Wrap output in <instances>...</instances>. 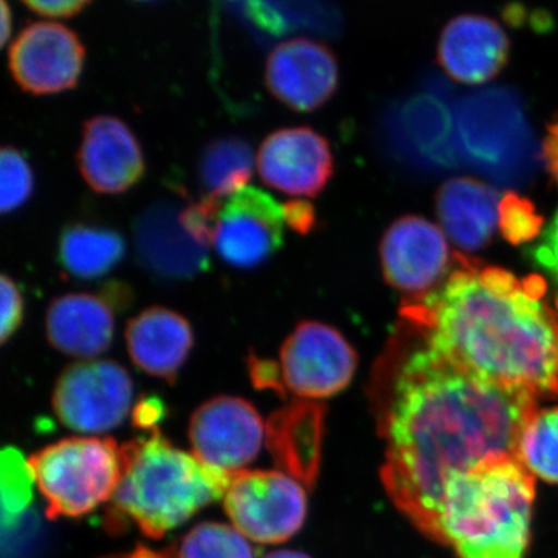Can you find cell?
<instances>
[{"instance_id":"obj_1","label":"cell","mask_w":558,"mask_h":558,"mask_svg":"<svg viewBox=\"0 0 558 558\" xmlns=\"http://www.w3.org/2000/svg\"><path fill=\"white\" fill-rule=\"evenodd\" d=\"M407 328L405 339L398 337L374 376V403L387 444L381 476L396 506L432 535L450 476L515 457L537 399L465 373Z\"/></svg>"},{"instance_id":"obj_2","label":"cell","mask_w":558,"mask_h":558,"mask_svg":"<svg viewBox=\"0 0 558 558\" xmlns=\"http://www.w3.org/2000/svg\"><path fill=\"white\" fill-rule=\"evenodd\" d=\"M545 278L520 279L458 252L450 277L424 300L403 301L400 317L465 373L538 398L558 396V312Z\"/></svg>"},{"instance_id":"obj_3","label":"cell","mask_w":558,"mask_h":558,"mask_svg":"<svg viewBox=\"0 0 558 558\" xmlns=\"http://www.w3.org/2000/svg\"><path fill=\"white\" fill-rule=\"evenodd\" d=\"M534 502V476L519 459H492L450 476L429 537L459 558H524Z\"/></svg>"},{"instance_id":"obj_4","label":"cell","mask_w":558,"mask_h":558,"mask_svg":"<svg viewBox=\"0 0 558 558\" xmlns=\"http://www.w3.org/2000/svg\"><path fill=\"white\" fill-rule=\"evenodd\" d=\"M123 476L106 509L110 534L135 523L148 538L160 539L222 497L230 476L202 464L153 429L149 438L121 446Z\"/></svg>"},{"instance_id":"obj_5","label":"cell","mask_w":558,"mask_h":558,"mask_svg":"<svg viewBox=\"0 0 558 558\" xmlns=\"http://www.w3.org/2000/svg\"><path fill=\"white\" fill-rule=\"evenodd\" d=\"M28 468L46 499L47 517L78 519L112 499L123 476V454L113 439L80 436L36 451Z\"/></svg>"},{"instance_id":"obj_6","label":"cell","mask_w":558,"mask_h":558,"mask_svg":"<svg viewBox=\"0 0 558 558\" xmlns=\"http://www.w3.org/2000/svg\"><path fill=\"white\" fill-rule=\"evenodd\" d=\"M223 508L245 538L278 545L303 526L306 492L299 481L277 470H242L230 476Z\"/></svg>"},{"instance_id":"obj_7","label":"cell","mask_w":558,"mask_h":558,"mask_svg":"<svg viewBox=\"0 0 558 558\" xmlns=\"http://www.w3.org/2000/svg\"><path fill=\"white\" fill-rule=\"evenodd\" d=\"M132 379L113 360H81L62 371L51 405L62 425L100 435L119 427L132 405Z\"/></svg>"},{"instance_id":"obj_8","label":"cell","mask_w":558,"mask_h":558,"mask_svg":"<svg viewBox=\"0 0 558 558\" xmlns=\"http://www.w3.org/2000/svg\"><path fill=\"white\" fill-rule=\"evenodd\" d=\"M357 362V352L340 330L311 319L300 322L279 349L284 387L300 399L339 395L351 384Z\"/></svg>"},{"instance_id":"obj_9","label":"cell","mask_w":558,"mask_h":558,"mask_svg":"<svg viewBox=\"0 0 558 558\" xmlns=\"http://www.w3.org/2000/svg\"><path fill=\"white\" fill-rule=\"evenodd\" d=\"M458 252L436 223L421 216H402L385 231L380 263L385 281L403 301L424 300L450 277Z\"/></svg>"},{"instance_id":"obj_10","label":"cell","mask_w":558,"mask_h":558,"mask_svg":"<svg viewBox=\"0 0 558 558\" xmlns=\"http://www.w3.org/2000/svg\"><path fill=\"white\" fill-rule=\"evenodd\" d=\"M189 438L202 464L231 476L258 457L266 424L248 400L218 396L194 411Z\"/></svg>"},{"instance_id":"obj_11","label":"cell","mask_w":558,"mask_h":558,"mask_svg":"<svg viewBox=\"0 0 558 558\" xmlns=\"http://www.w3.org/2000/svg\"><path fill=\"white\" fill-rule=\"evenodd\" d=\"M284 213L266 191L245 186L218 197L211 247L230 266L253 269L282 244Z\"/></svg>"},{"instance_id":"obj_12","label":"cell","mask_w":558,"mask_h":558,"mask_svg":"<svg viewBox=\"0 0 558 558\" xmlns=\"http://www.w3.org/2000/svg\"><path fill=\"white\" fill-rule=\"evenodd\" d=\"M86 49L80 36L60 22H31L9 49L11 78L27 94H61L78 84Z\"/></svg>"},{"instance_id":"obj_13","label":"cell","mask_w":558,"mask_h":558,"mask_svg":"<svg viewBox=\"0 0 558 558\" xmlns=\"http://www.w3.org/2000/svg\"><path fill=\"white\" fill-rule=\"evenodd\" d=\"M256 170L270 189L292 197H317L333 175L328 140L310 126L282 128L256 153Z\"/></svg>"},{"instance_id":"obj_14","label":"cell","mask_w":558,"mask_h":558,"mask_svg":"<svg viewBox=\"0 0 558 558\" xmlns=\"http://www.w3.org/2000/svg\"><path fill=\"white\" fill-rule=\"evenodd\" d=\"M339 62L328 46L310 38L282 40L264 70L267 90L295 112H312L339 87Z\"/></svg>"},{"instance_id":"obj_15","label":"cell","mask_w":558,"mask_h":558,"mask_svg":"<svg viewBox=\"0 0 558 558\" xmlns=\"http://www.w3.org/2000/svg\"><path fill=\"white\" fill-rule=\"evenodd\" d=\"M76 165L81 178L98 194L126 193L146 170L138 138L123 120L112 116L84 121Z\"/></svg>"},{"instance_id":"obj_16","label":"cell","mask_w":558,"mask_h":558,"mask_svg":"<svg viewBox=\"0 0 558 558\" xmlns=\"http://www.w3.org/2000/svg\"><path fill=\"white\" fill-rule=\"evenodd\" d=\"M509 50L508 35L497 21L483 14H461L440 33L438 61L450 78L478 86L505 69Z\"/></svg>"},{"instance_id":"obj_17","label":"cell","mask_w":558,"mask_h":558,"mask_svg":"<svg viewBox=\"0 0 558 558\" xmlns=\"http://www.w3.org/2000/svg\"><path fill=\"white\" fill-rule=\"evenodd\" d=\"M326 409L317 400L296 399L266 422V444L286 475L306 487L318 480Z\"/></svg>"},{"instance_id":"obj_18","label":"cell","mask_w":558,"mask_h":558,"mask_svg":"<svg viewBox=\"0 0 558 558\" xmlns=\"http://www.w3.org/2000/svg\"><path fill=\"white\" fill-rule=\"evenodd\" d=\"M124 340L138 369L172 385L193 349L194 332L179 312L153 306L128 322Z\"/></svg>"},{"instance_id":"obj_19","label":"cell","mask_w":558,"mask_h":558,"mask_svg":"<svg viewBox=\"0 0 558 558\" xmlns=\"http://www.w3.org/2000/svg\"><path fill=\"white\" fill-rule=\"evenodd\" d=\"M116 319L108 301L92 293H65L49 304L46 336L62 354L94 360L108 351Z\"/></svg>"},{"instance_id":"obj_20","label":"cell","mask_w":558,"mask_h":558,"mask_svg":"<svg viewBox=\"0 0 558 558\" xmlns=\"http://www.w3.org/2000/svg\"><path fill=\"white\" fill-rule=\"evenodd\" d=\"M498 191L473 178L447 180L436 193V211L444 230L464 252L486 248L498 223Z\"/></svg>"},{"instance_id":"obj_21","label":"cell","mask_w":558,"mask_h":558,"mask_svg":"<svg viewBox=\"0 0 558 558\" xmlns=\"http://www.w3.org/2000/svg\"><path fill=\"white\" fill-rule=\"evenodd\" d=\"M124 241L119 231L106 227L72 223L61 231L58 260L62 270L78 279L108 275L123 259Z\"/></svg>"},{"instance_id":"obj_22","label":"cell","mask_w":558,"mask_h":558,"mask_svg":"<svg viewBox=\"0 0 558 558\" xmlns=\"http://www.w3.org/2000/svg\"><path fill=\"white\" fill-rule=\"evenodd\" d=\"M256 157L244 138L213 140L202 153L199 178L205 196L226 197L248 186Z\"/></svg>"},{"instance_id":"obj_23","label":"cell","mask_w":558,"mask_h":558,"mask_svg":"<svg viewBox=\"0 0 558 558\" xmlns=\"http://www.w3.org/2000/svg\"><path fill=\"white\" fill-rule=\"evenodd\" d=\"M515 458L532 476L558 484V407L535 410L521 432Z\"/></svg>"},{"instance_id":"obj_24","label":"cell","mask_w":558,"mask_h":558,"mask_svg":"<svg viewBox=\"0 0 558 558\" xmlns=\"http://www.w3.org/2000/svg\"><path fill=\"white\" fill-rule=\"evenodd\" d=\"M172 548L175 558H255V550L238 529L216 521L197 524Z\"/></svg>"},{"instance_id":"obj_25","label":"cell","mask_w":558,"mask_h":558,"mask_svg":"<svg viewBox=\"0 0 558 558\" xmlns=\"http://www.w3.org/2000/svg\"><path fill=\"white\" fill-rule=\"evenodd\" d=\"M35 175L24 154L14 146L0 149V211H14L31 199Z\"/></svg>"},{"instance_id":"obj_26","label":"cell","mask_w":558,"mask_h":558,"mask_svg":"<svg viewBox=\"0 0 558 558\" xmlns=\"http://www.w3.org/2000/svg\"><path fill=\"white\" fill-rule=\"evenodd\" d=\"M545 226V218L535 205L515 191H509L499 202L498 227L502 238L513 245L537 240Z\"/></svg>"},{"instance_id":"obj_27","label":"cell","mask_w":558,"mask_h":558,"mask_svg":"<svg viewBox=\"0 0 558 558\" xmlns=\"http://www.w3.org/2000/svg\"><path fill=\"white\" fill-rule=\"evenodd\" d=\"M2 481V506L5 515H17L27 508L32 499V484L35 483L28 461L16 449L3 450L0 459Z\"/></svg>"},{"instance_id":"obj_28","label":"cell","mask_w":558,"mask_h":558,"mask_svg":"<svg viewBox=\"0 0 558 558\" xmlns=\"http://www.w3.org/2000/svg\"><path fill=\"white\" fill-rule=\"evenodd\" d=\"M0 296H2V319H0V341L7 343L21 328L24 322V296L20 286L9 275L0 277Z\"/></svg>"},{"instance_id":"obj_29","label":"cell","mask_w":558,"mask_h":558,"mask_svg":"<svg viewBox=\"0 0 558 558\" xmlns=\"http://www.w3.org/2000/svg\"><path fill=\"white\" fill-rule=\"evenodd\" d=\"M526 255L535 267L545 270L558 282V211L543 231L539 241L527 247Z\"/></svg>"},{"instance_id":"obj_30","label":"cell","mask_w":558,"mask_h":558,"mask_svg":"<svg viewBox=\"0 0 558 558\" xmlns=\"http://www.w3.org/2000/svg\"><path fill=\"white\" fill-rule=\"evenodd\" d=\"M247 365L250 379H252L256 388L271 389V391L282 396V398L288 395V389H286L284 381H282L279 363L269 359L256 357L255 352H250Z\"/></svg>"},{"instance_id":"obj_31","label":"cell","mask_w":558,"mask_h":558,"mask_svg":"<svg viewBox=\"0 0 558 558\" xmlns=\"http://www.w3.org/2000/svg\"><path fill=\"white\" fill-rule=\"evenodd\" d=\"M24 7L32 10L39 16L51 17V20H69L76 16L81 11L86 10L90 2L86 0H24Z\"/></svg>"},{"instance_id":"obj_32","label":"cell","mask_w":558,"mask_h":558,"mask_svg":"<svg viewBox=\"0 0 558 558\" xmlns=\"http://www.w3.org/2000/svg\"><path fill=\"white\" fill-rule=\"evenodd\" d=\"M282 213H284V222L288 223L290 229L303 234V236L310 234L317 227V213H315L314 205L310 201L286 202L282 205Z\"/></svg>"},{"instance_id":"obj_33","label":"cell","mask_w":558,"mask_h":558,"mask_svg":"<svg viewBox=\"0 0 558 558\" xmlns=\"http://www.w3.org/2000/svg\"><path fill=\"white\" fill-rule=\"evenodd\" d=\"M543 159H545L546 170L558 186V116L550 121L546 130L545 142H543Z\"/></svg>"},{"instance_id":"obj_34","label":"cell","mask_w":558,"mask_h":558,"mask_svg":"<svg viewBox=\"0 0 558 558\" xmlns=\"http://www.w3.org/2000/svg\"><path fill=\"white\" fill-rule=\"evenodd\" d=\"M161 413H163V407H161L160 400H140L138 405L134 410V425L135 427L153 432L154 428H157L156 422L161 417Z\"/></svg>"},{"instance_id":"obj_35","label":"cell","mask_w":558,"mask_h":558,"mask_svg":"<svg viewBox=\"0 0 558 558\" xmlns=\"http://www.w3.org/2000/svg\"><path fill=\"white\" fill-rule=\"evenodd\" d=\"M101 299L108 301L109 306L112 307H126L131 303V290L123 284V282H108L101 289Z\"/></svg>"},{"instance_id":"obj_36","label":"cell","mask_w":558,"mask_h":558,"mask_svg":"<svg viewBox=\"0 0 558 558\" xmlns=\"http://www.w3.org/2000/svg\"><path fill=\"white\" fill-rule=\"evenodd\" d=\"M102 558H175L174 548L172 545L170 548L163 550H154L146 548V546H137L132 553L116 554V556L102 557Z\"/></svg>"},{"instance_id":"obj_37","label":"cell","mask_w":558,"mask_h":558,"mask_svg":"<svg viewBox=\"0 0 558 558\" xmlns=\"http://www.w3.org/2000/svg\"><path fill=\"white\" fill-rule=\"evenodd\" d=\"M0 22H2V31H0V46L5 47L11 35V10L5 0H0Z\"/></svg>"},{"instance_id":"obj_38","label":"cell","mask_w":558,"mask_h":558,"mask_svg":"<svg viewBox=\"0 0 558 558\" xmlns=\"http://www.w3.org/2000/svg\"><path fill=\"white\" fill-rule=\"evenodd\" d=\"M264 558H311L303 553L296 550H275V553L267 554Z\"/></svg>"},{"instance_id":"obj_39","label":"cell","mask_w":558,"mask_h":558,"mask_svg":"<svg viewBox=\"0 0 558 558\" xmlns=\"http://www.w3.org/2000/svg\"><path fill=\"white\" fill-rule=\"evenodd\" d=\"M556 307H557V312H558V295H557V299H556Z\"/></svg>"}]
</instances>
